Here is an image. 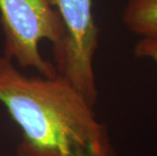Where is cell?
I'll return each mask as SVG.
<instances>
[{
    "label": "cell",
    "instance_id": "6da1fadb",
    "mask_svg": "<svg viewBox=\"0 0 157 156\" xmlns=\"http://www.w3.org/2000/svg\"><path fill=\"white\" fill-rule=\"evenodd\" d=\"M0 105L21 131L16 156H118L94 107L61 76L29 77L0 56Z\"/></svg>",
    "mask_w": 157,
    "mask_h": 156
},
{
    "label": "cell",
    "instance_id": "7a4b0ae2",
    "mask_svg": "<svg viewBox=\"0 0 157 156\" xmlns=\"http://www.w3.org/2000/svg\"><path fill=\"white\" fill-rule=\"evenodd\" d=\"M0 24L4 36L3 56L41 76L57 75L54 64L44 59L40 44L48 40L58 49L65 29L51 0H0Z\"/></svg>",
    "mask_w": 157,
    "mask_h": 156
},
{
    "label": "cell",
    "instance_id": "3957f363",
    "mask_svg": "<svg viewBox=\"0 0 157 156\" xmlns=\"http://www.w3.org/2000/svg\"><path fill=\"white\" fill-rule=\"evenodd\" d=\"M51 3L65 29L62 44L52 51L57 75L72 84L94 107L98 90L93 59L99 31L93 17L92 0H51Z\"/></svg>",
    "mask_w": 157,
    "mask_h": 156
},
{
    "label": "cell",
    "instance_id": "277c9868",
    "mask_svg": "<svg viewBox=\"0 0 157 156\" xmlns=\"http://www.w3.org/2000/svg\"><path fill=\"white\" fill-rule=\"evenodd\" d=\"M122 19L134 35L157 39V0H127Z\"/></svg>",
    "mask_w": 157,
    "mask_h": 156
},
{
    "label": "cell",
    "instance_id": "5b68a950",
    "mask_svg": "<svg viewBox=\"0 0 157 156\" xmlns=\"http://www.w3.org/2000/svg\"><path fill=\"white\" fill-rule=\"evenodd\" d=\"M135 56L139 59H148L157 64V39L140 38L134 48Z\"/></svg>",
    "mask_w": 157,
    "mask_h": 156
}]
</instances>
